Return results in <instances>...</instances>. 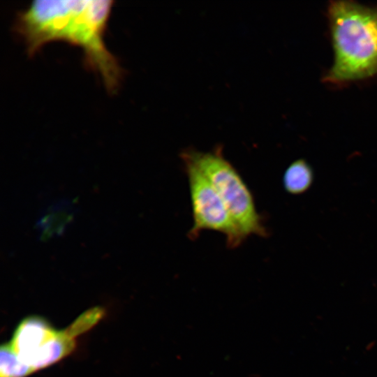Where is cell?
I'll return each instance as SVG.
<instances>
[{"label":"cell","instance_id":"cell-1","mask_svg":"<svg viewBox=\"0 0 377 377\" xmlns=\"http://www.w3.org/2000/svg\"><path fill=\"white\" fill-rule=\"evenodd\" d=\"M112 4L106 0H37L17 13L14 28L29 55L53 40L79 46L85 63L113 93L119 87L123 70L104 42Z\"/></svg>","mask_w":377,"mask_h":377},{"label":"cell","instance_id":"cell-2","mask_svg":"<svg viewBox=\"0 0 377 377\" xmlns=\"http://www.w3.org/2000/svg\"><path fill=\"white\" fill-rule=\"evenodd\" d=\"M327 13L334 61L325 80L340 84L377 75V6L334 1Z\"/></svg>","mask_w":377,"mask_h":377},{"label":"cell","instance_id":"cell-3","mask_svg":"<svg viewBox=\"0 0 377 377\" xmlns=\"http://www.w3.org/2000/svg\"><path fill=\"white\" fill-rule=\"evenodd\" d=\"M180 156L191 161L208 179L246 238L253 235L263 237L268 235L250 189L225 158L221 147L209 151L188 149Z\"/></svg>","mask_w":377,"mask_h":377},{"label":"cell","instance_id":"cell-4","mask_svg":"<svg viewBox=\"0 0 377 377\" xmlns=\"http://www.w3.org/2000/svg\"><path fill=\"white\" fill-rule=\"evenodd\" d=\"M187 175L193 224L188 236L195 239L204 230L226 237L227 246L235 249L246 239L232 219L223 200L203 173L188 159L182 157Z\"/></svg>","mask_w":377,"mask_h":377},{"label":"cell","instance_id":"cell-5","mask_svg":"<svg viewBox=\"0 0 377 377\" xmlns=\"http://www.w3.org/2000/svg\"><path fill=\"white\" fill-rule=\"evenodd\" d=\"M8 343L19 358L35 371L71 353L75 337L68 329L57 330L45 319L31 316L20 322Z\"/></svg>","mask_w":377,"mask_h":377},{"label":"cell","instance_id":"cell-6","mask_svg":"<svg viewBox=\"0 0 377 377\" xmlns=\"http://www.w3.org/2000/svg\"><path fill=\"white\" fill-rule=\"evenodd\" d=\"M313 181V169L302 158L293 161L286 168L283 176L284 188L292 195H300L306 192L312 185Z\"/></svg>","mask_w":377,"mask_h":377},{"label":"cell","instance_id":"cell-7","mask_svg":"<svg viewBox=\"0 0 377 377\" xmlns=\"http://www.w3.org/2000/svg\"><path fill=\"white\" fill-rule=\"evenodd\" d=\"M0 354V377H25L34 372L19 358L8 342L1 346Z\"/></svg>","mask_w":377,"mask_h":377},{"label":"cell","instance_id":"cell-8","mask_svg":"<svg viewBox=\"0 0 377 377\" xmlns=\"http://www.w3.org/2000/svg\"><path fill=\"white\" fill-rule=\"evenodd\" d=\"M103 312L99 308H94L84 312L68 327L75 337L92 327L101 317Z\"/></svg>","mask_w":377,"mask_h":377}]
</instances>
